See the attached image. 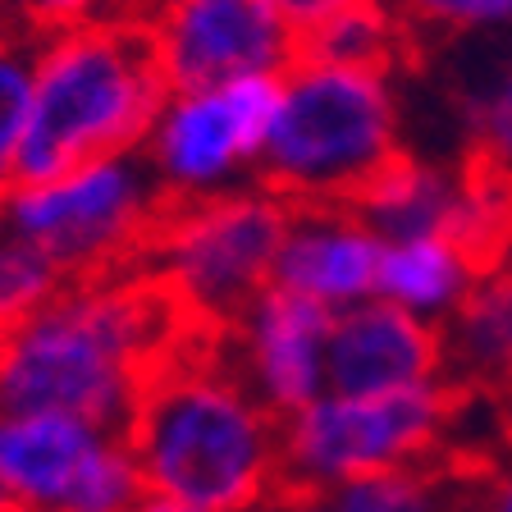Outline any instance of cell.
Masks as SVG:
<instances>
[{
    "label": "cell",
    "instance_id": "21",
    "mask_svg": "<svg viewBox=\"0 0 512 512\" xmlns=\"http://www.w3.org/2000/svg\"><path fill=\"white\" fill-rule=\"evenodd\" d=\"M147 0H10V28L37 37L69 28H92V23H124L142 19Z\"/></svg>",
    "mask_w": 512,
    "mask_h": 512
},
{
    "label": "cell",
    "instance_id": "24",
    "mask_svg": "<svg viewBox=\"0 0 512 512\" xmlns=\"http://www.w3.org/2000/svg\"><path fill=\"white\" fill-rule=\"evenodd\" d=\"M133 512H202L197 503H183V499H174V494H156V490H147L142 494V503Z\"/></svg>",
    "mask_w": 512,
    "mask_h": 512
},
{
    "label": "cell",
    "instance_id": "18",
    "mask_svg": "<svg viewBox=\"0 0 512 512\" xmlns=\"http://www.w3.org/2000/svg\"><path fill=\"white\" fill-rule=\"evenodd\" d=\"M412 46H471L512 32V0H389Z\"/></svg>",
    "mask_w": 512,
    "mask_h": 512
},
{
    "label": "cell",
    "instance_id": "11",
    "mask_svg": "<svg viewBox=\"0 0 512 512\" xmlns=\"http://www.w3.org/2000/svg\"><path fill=\"white\" fill-rule=\"evenodd\" d=\"M330 330L334 311L270 284L238 311L229 330H220V352L284 421L330 389Z\"/></svg>",
    "mask_w": 512,
    "mask_h": 512
},
{
    "label": "cell",
    "instance_id": "26",
    "mask_svg": "<svg viewBox=\"0 0 512 512\" xmlns=\"http://www.w3.org/2000/svg\"><path fill=\"white\" fill-rule=\"evenodd\" d=\"M0 512H19V503L10 499V490H5V485H0Z\"/></svg>",
    "mask_w": 512,
    "mask_h": 512
},
{
    "label": "cell",
    "instance_id": "16",
    "mask_svg": "<svg viewBox=\"0 0 512 512\" xmlns=\"http://www.w3.org/2000/svg\"><path fill=\"white\" fill-rule=\"evenodd\" d=\"M270 512H462L458 485L435 467H403L362 476L334 490L284 494Z\"/></svg>",
    "mask_w": 512,
    "mask_h": 512
},
{
    "label": "cell",
    "instance_id": "27",
    "mask_svg": "<svg viewBox=\"0 0 512 512\" xmlns=\"http://www.w3.org/2000/svg\"><path fill=\"white\" fill-rule=\"evenodd\" d=\"M0 28H10V0H0Z\"/></svg>",
    "mask_w": 512,
    "mask_h": 512
},
{
    "label": "cell",
    "instance_id": "8",
    "mask_svg": "<svg viewBox=\"0 0 512 512\" xmlns=\"http://www.w3.org/2000/svg\"><path fill=\"white\" fill-rule=\"evenodd\" d=\"M279 110V74H243L215 87L170 92L142 142L165 202H202L261 179V156Z\"/></svg>",
    "mask_w": 512,
    "mask_h": 512
},
{
    "label": "cell",
    "instance_id": "13",
    "mask_svg": "<svg viewBox=\"0 0 512 512\" xmlns=\"http://www.w3.org/2000/svg\"><path fill=\"white\" fill-rule=\"evenodd\" d=\"M448 380L444 330L407 316L384 298L339 311L330 330V389L339 394H394L412 384Z\"/></svg>",
    "mask_w": 512,
    "mask_h": 512
},
{
    "label": "cell",
    "instance_id": "17",
    "mask_svg": "<svg viewBox=\"0 0 512 512\" xmlns=\"http://www.w3.org/2000/svg\"><path fill=\"white\" fill-rule=\"evenodd\" d=\"M407 51H412V37L389 0L352 5V10H339L320 19L316 28L298 32V55L352 64V69H398Z\"/></svg>",
    "mask_w": 512,
    "mask_h": 512
},
{
    "label": "cell",
    "instance_id": "5",
    "mask_svg": "<svg viewBox=\"0 0 512 512\" xmlns=\"http://www.w3.org/2000/svg\"><path fill=\"white\" fill-rule=\"evenodd\" d=\"M288 211L293 202L261 179L220 197L165 206L138 270L170 293L197 330L220 334L256 293L275 284Z\"/></svg>",
    "mask_w": 512,
    "mask_h": 512
},
{
    "label": "cell",
    "instance_id": "23",
    "mask_svg": "<svg viewBox=\"0 0 512 512\" xmlns=\"http://www.w3.org/2000/svg\"><path fill=\"white\" fill-rule=\"evenodd\" d=\"M471 512H512V476L494 480L490 490L480 494V503H471Z\"/></svg>",
    "mask_w": 512,
    "mask_h": 512
},
{
    "label": "cell",
    "instance_id": "2",
    "mask_svg": "<svg viewBox=\"0 0 512 512\" xmlns=\"http://www.w3.org/2000/svg\"><path fill=\"white\" fill-rule=\"evenodd\" d=\"M147 490L202 512H270L284 499V421L224 362L220 334H188L124 426Z\"/></svg>",
    "mask_w": 512,
    "mask_h": 512
},
{
    "label": "cell",
    "instance_id": "1",
    "mask_svg": "<svg viewBox=\"0 0 512 512\" xmlns=\"http://www.w3.org/2000/svg\"><path fill=\"white\" fill-rule=\"evenodd\" d=\"M197 334L147 270L64 279L0 339V412H69L124 430L160 362Z\"/></svg>",
    "mask_w": 512,
    "mask_h": 512
},
{
    "label": "cell",
    "instance_id": "25",
    "mask_svg": "<svg viewBox=\"0 0 512 512\" xmlns=\"http://www.w3.org/2000/svg\"><path fill=\"white\" fill-rule=\"evenodd\" d=\"M490 275H494V284H499V293H503V307H508V325H512V256L503 261V266H494Z\"/></svg>",
    "mask_w": 512,
    "mask_h": 512
},
{
    "label": "cell",
    "instance_id": "10",
    "mask_svg": "<svg viewBox=\"0 0 512 512\" xmlns=\"http://www.w3.org/2000/svg\"><path fill=\"white\" fill-rule=\"evenodd\" d=\"M138 23L170 92L284 74L298 60V28L275 0H147Z\"/></svg>",
    "mask_w": 512,
    "mask_h": 512
},
{
    "label": "cell",
    "instance_id": "12",
    "mask_svg": "<svg viewBox=\"0 0 512 512\" xmlns=\"http://www.w3.org/2000/svg\"><path fill=\"white\" fill-rule=\"evenodd\" d=\"M380 256L384 238L366 224L357 202H307L288 211L275 284L339 316L375 298Z\"/></svg>",
    "mask_w": 512,
    "mask_h": 512
},
{
    "label": "cell",
    "instance_id": "19",
    "mask_svg": "<svg viewBox=\"0 0 512 512\" xmlns=\"http://www.w3.org/2000/svg\"><path fill=\"white\" fill-rule=\"evenodd\" d=\"M32 37L19 28H0V206L19 188V160L32 110Z\"/></svg>",
    "mask_w": 512,
    "mask_h": 512
},
{
    "label": "cell",
    "instance_id": "22",
    "mask_svg": "<svg viewBox=\"0 0 512 512\" xmlns=\"http://www.w3.org/2000/svg\"><path fill=\"white\" fill-rule=\"evenodd\" d=\"M279 10H284V19L293 23L298 32L316 28L320 19H330V14L339 10H352V5H371V0H275Z\"/></svg>",
    "mask_w": 512,
    "mask_h": 512
},
{
    "label": "cell",
    "instance_id": "7",
    "mask_svg": "<svg viewBox=\"0 0 512 512\" xmlns=\"http://www.w3.org/2000/svg\"><path fill=\"white\" fill-rule=\"evenodd\" d=\"M448 380L394 394H339L284 416V494L334 490L362 476L430 467L453 426Z\"/></svg>",
    "mask_w": 512,
    "mask_h": 512
},
{
    "label": "cell",
    "instance_id": "15",
    "mask_svg": "<svg viewBox=\"0 0 512 512\" xmlns=\"http://www.w3.org/2000/svg\"><path fill=\"white\" fill-rule=\"evenodd\" d=\"M467 55L471 60L453 92V110L467 142L462 160L512 188V32L494 42H471Z\"/></svg>",
    "mask_w": 512,
    "mask_h": 512
},
{
    "label": "cell",
    "instance_id": "6",
    "mask_svg": "<svg viewBox=\"0 0 512 512\" xmlns=\"http://www.w3.org/2000/svg\"><path fill=\"white\" fill-rule=\"evenodd\" d=\"M165 206L142 151H119L55 179L19 183L0 215L42 247L64 279H96L142 266Z\"/></svg>",
    "mask_w": 512,
    "mask_h": 512
},
{
    "label": "cell",
    "instance_id": "9",
    "mask_svg": "<svg viewBox=\"0 0 512 512\" xmlns=\"http://www.w3.org/2000/svg\"><path fill=\"white\" fill-rule=\"evenodd\" d=\"M0 485L19 512H133L147 494L124 430L69 412H0Z\"/></svg>",
    "mask_w": 512,
    "mask_h": 512
},
{
    "label": "cell",
    "instance_id": "3",
    "mask_svg": "<svg viewBox=\"0 0 512 512\" xmlns=\"http://www.w3.org/2000/svg\"><path fill=\"white\" fill-rule=\"evenodd\" d=\"M170 83L138 19L37 37L19 179L42 183L83 160L142 151Z\"/></svg>",
    "mask_w": 512,
    "mask_h": 512
},
{
    "label": "cell",
    "instance_id": "14",
    "mask_svg": "<svg viewBox=\"0 0 512 512\" xmlns=\"http://www.w3.org/2000/svg\"><path fill=\"white\" fill-rule=\"evenodd\" d=\"M485 275H490V266L471 247H462L458 238H403V243H384L375 298L394 302L407 316L444 330L448 320L476 298Z\"/></svg>",
    "mask_w": 512,
    "mask_h": 512
},
{
    "label": "cell",
    "instance_id": "20",
    "mask_svg": "<svg viewBox=\"0 0 512 512\" xmlns=\"http://www.w3.org/2000/svg\"><path fill=\"white\" fill-rule=\"evenodd\" d=\"M60 284L64 275L55 270L51 256L0 215V339L19 330L42 302H51Z\"/></svg>",
    "mask_w": 512,
    "mask_h": 512
},
{
    "label": "cell",
    "instance_id": "4",
    "mask_svg": "<svg viewBox=\"0 0 512 512\" xmlns=\"http://www.w3.org/2000/svg\"><path fill=\"white\" fill-rule=\"evenodd\" d=\"M398 69L298 60L279 74L261 183L284 202H357L403 156Z\"/></svg>",
    "mask_w": 512,
    "mask_h": 512
}]
</instances>
